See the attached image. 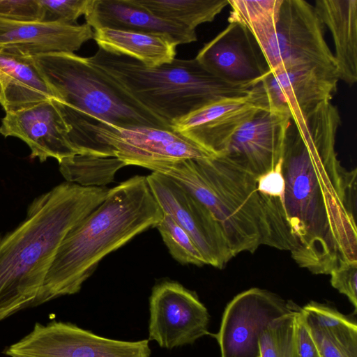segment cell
Returning <instances> with one entry per match:
<instances>
[{
  "mask_svg": "<svg viewBox=\"0 0 357 357\" xmlns=\"http://www.w3.org/2000/svg\"><path fill=\"white\" fill-rule=\"evenodd\" d=\"M339 80L336 69L314 66L268 71L261 82L270 108L289 113L297 122L331 102Z\"/></svg>",
  "mask_w": 357,
  "mask_h": 357,
  "instance_id": "9a60e30c",
  "label": "cell"
},
{
  "mask_svg": "<svg viewBox=\"0 0 357 357\" xmlns=\"http://www.w3.org/2000/svg\"><path fill=\"white\" fill-rule=\"evenodd\" d=\"M69 133L70 128L52 100L6 112L0 126L1 135L24 142L31 150L30 158L41 162L53 158L59 163L79 154Z\"/></svg>",
  "mask_w": 357,
  "mask_h": 357,
  "instance_id": "e0dca14e",
  "label": "cell"
},
{
  "mask_svg": "<svg viewBox=\"0 0 357 357\" xmlns=\"http://www.w3.org/2000/svg\"><path fill=\"white\" fill-rule=\"evenodd\" d=\"M153 15L195 30L199 25L213 21L228 0H134Z\"/></svg>",
  "mask_w": 357,
  "mask_h": 357,
  "instance_id": "603a6c76",
  "label": "cell"
},
{
  "mask_svg": "<svg viewBox=\"0 0 357 357\" xmlns=\"http://www.w3.org/2000/svg\"><path fill=\"white\" fill-rule=\"evenodd\" d=\"M162 215L146 176H134L109 189L62 241L33 307L79 292L105 256L155 227Z\"/></svg>",
  "mask_w": 357,
  "mask_h": 357,
  "instance_id": "3957f363",
  "label": "cell"
},
{
  "mask_svg": "<svg viewBox=\"0 0 357 357\" xmlns=\"http://www.w3.org/2000/svg\"><path fill=\"white\" fill-rule=\"evenodd\" d=\"M255 40L236 22L226 28L197 53L195 59L207 71L235 85L255 86L269 71Z\"/></svg>",
  "mask_w": 357,
  "mask_h": 357,
  "instance_id": "2e32d148",
  "label": "cell"
},
{
  "mask_svg": "<svg viewBox=\"0 0 357 357\" xmlns=\"http://www.w3.org/2000/svg\"><path fill=\"white\" fill-rule=\"evenodd\" d=\"M31 58L63 119L84 116L119 127L172 129L91 64L86 57L54 52Z\"/></svg>",
  "mask_w": 357,
  "mask_h": 357,
  "instance_id": "8992f818",
  "label": "cell"
},
{
  "mask_svg": "<svg viewBox=\"0 0 357 357\" xmlns=\"http://www.w3.org/2000/svg\"><path fill=\"white\" fill-rule=\"evenodd\" d=\"M340 124L331 102L291 121L281 159L284 188L271 222L273 248L314 274L357 261L356 169L337 158Z\"/></svg>",
  "mask_w": 357,
  "mask_h": 357,
  "instance_id": "6da1fadb",
  "label": "cell"
},
{
  "mask_svg": "<svg viewBox=\"0 0 357 357\" xmlns=\"http://www.w3.org/2000/svg\"><path fill=\"white\" fill-rule=\"evenodd\" d=\"M296 342L298 357H321L301 308L296 316Z\"/></svg>",
  "mask_w": 357,
  "mask_h": 357,
  "instance_id": "d6a6232c",
  "label": "cell"
},
{
  "mask_svg": "<svg viewBox=\"0 0 357 357\" xmlns=\"http://www.w3.org/2000/svg\"><path fill=\"white\" fill-rule=\"evenodd\" d=\"M109 191L62 183L35 198L24 221L0 235V321L33 306L62 241Z\"/></svg>",
  "mask_w": 357,
  "mask_h": 357,
  "instance_id": "7a4b0ae2",
  "label": "cell"
},
{
  "mask_svg": "<svg viewBox=\"0 0 357 357\" xmlns=\"http://www.w3.org/2000/svg\"><path fill=\"white\" fill-rule=\"evenodd\" d=\"M155 227L170 255L179 263L196 266L206 264L190 236L171 216L163 213Z\"/></svg>",
  "mask_w": 357,
  "mask_h": 357,
  "instance_id": "83f0119b",
  "label": "cell"
},
{
  "mask_svg": "<svg viewBox=\"0 0 357 357\" xmlns=\"http://www.w3.org/2000/svg\"><path fill=\"white\" fill-rule=\"evenodd\" d=\"M3 353L10 357H150L149 340H119L77 325L52 321L33 330Z\"/></svg>",
  "mask_w": 357,
  "mask_h": 357,
  "instance_id": "9c48e42d",
  "label": "cell"
},
{
  "mask_svg": "<svg viewBox=\"0 0 357 357\" xmlns=\"http://www.w3.org/2000/svg\"><path fill=\"white\" fill-rule=\"evenodd\" d=\"M1 105L6 112L52 100V94L31 56L0 48Z\"/></svg>",
  "mask_w": 357,
  "mask_h": 357,
  "instance_id": "44dd1931",
  "label": "cell"
},
{
  "mask_svg": "<svg viewBox=\"0 0 357 357\" xmlns=\"http://www.w3.org/2000/svg\"><path fill=\"white\" fill-rule=\"evenodd\" d=\"M86 58L171 127L174 122L208 102L244 96L255 87L227 83L207 71L195 58H175L171 63L150 67L100 48Z\"/></svg>",
  "mask_w": 357,
  "mask_h": 357,
  "instance_id": "5b68a950",
  "label": "cell"
},
{
  "mask_svg": "<svg viewBox=\"0 0 357 357\" xmlns=\"http://www.w3.org/2000/svg\"><path fill=\"white\" fill-rule=\"evenodd\" d=\"M306 323L340 341L357 347V324L335 308L311 301L301 307Z\"/></svg>",
  "mask_w": 357,
  "mask_h": 357,
  "instance_id": "4316f807",
  "label": "cell"
},
{
  "mask_svg": "<svg viewBox=\"0 0 357 357\" xmlns=\"http://www.w3.org/2000/svg\"><path fill=\"white\" fill-rule=\"evenodd\" d=\"M307 325L321 357H357V347L346 344L326 332Z\"/></svg>",
  "mask_w": 357,
  "mask_h": 357,
  "instance_id": "1f68e13d",
  "label": "cell"
},
{
  "mask_svg": "<svg viewBox=\"0 0 357 357\" xmlns=\"http://www.w3.org/2000/svg\"><path fill=\"white\" fill-rule=\"evenodd\" d=\"M324 27L308 2L282 0L275 26L255 40L269 72L314 66L337 70Z\"/></svg>",
  "mask_w": 357,
  "mask_h": 357,
  "instance_id": "ba28073f",
  "label": "cell"
},
{
  "mask_svg": "<svg viewBox=\"0 0 357 357\" xmlns=\"http://www.w3.org/2000/svg\"><path fill=\"white\" fill-rule=\"evenodd\" d=\"M282 0H228L231 8L229 22L245 27L255 40L275 26Z\"/></svg>",
  "mask_w": 357,
  "mask_h": 357,
  "instance_id": "d4e9b609",
  "label": "cell"
},
{
  "mask_svg": "<svg viewBox=\"0 0 357 357\" xmlns=\"http://www.w3.org/2000/svg\"><path fill=\"white\" fill-rule=\"evenodd\" d=\"M149 340L172 349L209 334L210 316L197 295L180 283L156 284L149 297Z\"/></svg>",
  "mask_w": 357,
  "mask_h": 357,
  "instance_id": "7c38bea8",
  "label": "cell"
},
{
  "mask_svg": "<svg viewBox=\"0 0 357 357\" xmlns=\"http://www.w3.org/2000/svg\"><path fill=\"white\" fill-rule=\"evenodd\" d=\"M84 17L94 30L107 28L162 35L178 45L197 40L195 30L160 19L134 0H91Z\"/></svg>",
  "mask_w": 357,
  "mask_h": 357,
  "instance_id": "d6986e66",
  "label": "cell"
},
{
  "mask_svg": "<svg viewBox=\"0 0 357 357\" xmlns=\"http://www.w3.org/2000/svg\"><path fill=\"white\" fill-rule=\"evenodd\" d=\"M93 39L100 49L132 58L150 67L171 63L178 46L166 36L107 28L95 29Z\"/></svg>",
  "mask_w": 357,
  "mask_h": 357,
  "instance_id": "7402d4cb",
  "label": "cell"
},
{
  "mask_svg": "<svg viewBox=\"0 0 357 357\" xmlns=\"http://www.w3.org/2000/svg\"><path fill=\"white\" fill-rule=\"evenodd\" d=\"M203 204L220 225L233 257L271 246L257 178L222 155L153 163Z\"/></svg>",
  "mask_w": 357,
  "mask_h": 357,
  "instance_id": "277c9868",
  "label": "cell"
},
{
  "mask_svg": "<svg viewBox=\"0 0 357 357\" xmlns=\"http://www.w3.org/2000/svg\"><path fill=\"white\" fill-rule=\"evenodd\" d=\"M270 107L261 82L244 96L208 102L174 122L172 128L219 155L232 135L258 110Z\"/></svg>",
  "mask_w": 357,
  "mask_h": 357,
  "instance_id": "4fadbf2b",
  "label": "cell"
},
{
  "mask_svg": "<svg viewBox=\"0 0 357 357\" xmlns=\"http://www.w3.org/2000/svg\"><path fill=\"white\" fill-rule=\"evenodd\" d=\"M3 102V93H2V88L0 82V104L1 105Z\"/></svg>",
  "mask_w": 357,
  "mask_h": 357,
  "instance_id": "836d02e7",
  "label": "cell"
},
{
  "mask_svg": "<svg viewBox=\"0 0 357 357\" xmlns=\"http://www.w3.org/2000/svg\"><path fill=\"white\" fill-rule=\"evenodd\" d=\"M146 179L162 213L190 236L206 264L222 268L234 257L220 225L209 210L169 176L153 172Z\"/></svg>",
  "mask_w": 357,
  "mask_h": 357,
  "instance_id": "8fae6325",
  "label": "cell"
},
{
  "mask_svg": "<svg viewBox=\"0 0 357 357\" xmlns=\"http://www.w3.org/2000/svg\"><path fill=\"white\" fill-rule=\"evenodd\" d=\"M300 310L276 318L264 328L259 338L260 357H298L296 316Z\"/></svg>",
  "mask_w": 357,
  "mask_h": 357,
  "instance_id": "484cf974",
  "label": "cell"
},
{
  "mask_svg": "<svg viewBox=\"0 0 357 357\" xmlns=\"http://www.w3.org/2000/svg\"><path fill=\"white\" fill-rule=\"evenodd\" d=\"M93 38V31L86 23L20 22L0 17V48L26 56L74 53Z\"/></svg>",
  "mask_w": 357,
  "mask_h": 357,
  "instance_id": "ac0fdd59",
  "label": "cell"
},
{
  "mask_svg": "<svg viewBox=\"0 0 357 357\" xmlns=\"http://www.w3.org/2000/svg\"><path fill=\"white\" fill-rule=\"evenodd\" d=\"M91 0H40L43 10L42 22L75 24L87 12Z\"/></svg>",
  "mask_w": 357,
  "mask_h": 357,
  "instance_id": "f1b7e54d",
  "label": "cell"
},
{
  "mask_svg": "<svg viewBox=\"0 0 357 357\" xmlns=\"http://www.w3.org/2000/svg\"><path fill=\"white\" fill-rule=\"evenodd\" d=\"M59 171L67 182L84 187H105L126 165L114 157L77 154L63 159Z\"/></svg>",
  "mask_w": 357,
  "mask_h": 357,
  "instance_id": "cb8c5ba5",
  "label": "cell"
},
{
  "mask_svg": "<svg viewBox=\"0 0 357 357\" xmlns=\"http://www.w3.org/2000/svg\"><path fill=\"white\" fill-rule=\"evenodd\" d=\"M301 309L291 301L265 289L251 288L227 305L214 334L221 357H260L259 338L274 319Z\"/></svg>",
  "mask_w": 357,
  "mask_h": 357,
  "instance_id": "30bf717a",
  "label": "cell"
},
{
  "mask_svg": "<svg viewBox=\"0 0 357 357\" xmlns=\"http://www.w3.org/2000/svg\"><path fill=\"white\" fill-rule=\"evenodd\" d=\"M313 6L333 36L339 79L354 85L357 81V0H317Z\"/></svg>",
  "mask_w": 357,
  "mask_h": 357,
  "instance_id": "ffe728a7",
  "label": "cell"
},
{
  "mask_svg": "<svg viewBox=\"0 0 357 357\" xmlns=\"http://www.w3.org/2000/svg\"><path fill=\"white\" fill-rule=\"evenodd\" d=\"M291 123L286 112L261 109L237 129L219 155L257 178L281 160Z\"/></svg>",
  "mask_w": 357,
  "mask_h": 357,
  "instance_id": "5bb4252c",
  "label": "cell"
},
{
  "mask_svg": "<svg viewBox=\"0 0 357 357\" xmlns=\"http://www.w3.org/2000/svg\"><path fill=\"white\" fill-rule=\"evenodd\" d=\"M70 139L79 154L114 157L127 165L151 164L215 155L174 130L151 127H119L84 116L64 119Z\"/></svg>",
  "mask_w": 357,
  "mask_h": 357,
  "instance_id": "52a82bcc",
  "label": "cell"
},
{
  "mask_svg": "<svg viewBox=\"0 0 357 357\" xmlns=\"http://www.w3.org/2000/svg\"><path fill=\"white\" fill-rule=\"evenodd\" d=\"M0 17L20 22H42L40 0H0Z\"/></svg>",
  "mask_w": 357,
  "mask_h": 357,
  "instance_id": "f546056e",
  "label": "cell"
},
{
  "mask_svg": "<svg viewBox=\"0 0 357 357\" xmlns=\"http://www.w3.org/2000/svg\"><path fill=\"white\" fill-rule=\"evenodd\" d=\"M331 284L340 293L346 296L357 310V261L347 262L332 271Z\"/></svg>",
  "mask_w": 357,
  "mask_h": 357,
  "instance_id": "4dcf8cb0",
  "label": "cell"
}]
</instances>
